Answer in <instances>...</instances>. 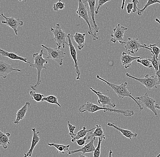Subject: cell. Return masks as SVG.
<instances>
[{"label": "cell", "mask_w": 160, "mask_h": 157, "mask_svg": "<svg viewBox=\"0 0 160 157\" xmlns=\"http://www.w3.org/2000/svg\"><path fill=\"white\" fill-rule=\"evenodd\" d=\"M43 55H46V54L44 53L43 49L41 50L39 53H35L33 54V59L34 61V63H31L29 64L31 67L36 69L38 71V79L37 82L35 85H31L30 86L32 90L34 91L37 90V89L38 87L42 81L41 76L42 70L43 69L47 70V68L44 66L45 64H48L49 63L48 59H45L43 57Z\"/></svg>", "instance_id": "cell-1"}, {"label": "cell", "mask_w": 160, "mask_h": 157, "mask_svg": "<svg viewBox=\"0 0 160 157\" xmlns=\"http://www.w3.org/2000/svg\"><path fill=\"white\" fill-rule=\"evenodd\" d=\"M97 78L98 80H101V81L105 82V83L107 84L108 86H109L112 89L113 91L115 92V93L117 94V96H118L120 99H123L125 97H129L130 98L132 99L137 103V105L138 106L139 108L140 111H142L143 110V108L142 106V105H141L137 101L135 98L132 96V93L129 91L128 89V82H125L123 83L120 84V85H116V84L112 83L106 81L104 79L101 77L99 75H97Z\"/></svg>", "instance_id": "cell-2"}, {"label": "cell", "mask_w": 160, "mask_h": 157, "mask_svg": "<svg viewBox=\"0 0 160 157\" xmlns=\"http://www.w3.org/2000/svg\"><path fill=\"white\" fill-rule=\"evenodd\" d=\"M78 10L76 11V13L78 15L79 17L82 18L87 23L89 27L88 34L92 37L93 41H96L98 39V37H97V36H95L92 30V27L90 23L87 7L83 2L82 0H78Z\"/></svg>", "instance_id": "cell-3"}, {"label": "cell", "mask_w": 160, "mask_h": 157, "mask_svg": "<svg viewBox=\"0 0 160 157\" xmlns=\"http://www.w3.org/2000/svg\"><path fill=\"white\" fill-rule=\"evenodd\" d=\"M50 30L53 34L54 41L56 42L58 47L60 49L61 48L64 49L65 45H68V43L66 41V39L68 38V34H67L62 29L59 24H57L55 28L51 27Z\"/></svg>", "instance_id": "cell-4"}, {"label": "cell", "mask_w": 160, "mask_h": 157, "mask_svg": "<svg viewBox=\"0 0 160 157\" xmlns=\"http://www.w3.org/2000/svg\"><path fill=\"white\" fill-rule=\"evenodd\" d=\"M126 76L127 77L134 79L136 81H138L140 83L145 86L148 90L158 89V79L155 75L151 76L148 74V75H146L144 77L142 78L136 77L128 73H127L126 74Z\"/></svg>", "instance_id": "cell-5"}, {"label": "cell", "mask_w": 160, "mask_h": 157, "mask_svg": "<svg viewBox=\"0 0 160 157\" xmlns=\"http://www.w3.org/2000/svg\"><path fill=\"white\" fill-rule=\"evenodd\" d=\"M41 46L43 48L47 50L48 52V56L46 59L53 60L59 66L63 65L64 58L66 55V53L58 47L52 48L46 47L44 45H42Z\"/></svg>", "instance_id": "cell-6"}, {"label": "cell", "mask_w": 160, "mask_h": 157, "mask_svg": "<svg viewBox=\"0 0 160 157\" xmlns=\"http://www.w3.org/2000/svg\"><path fill=\"white\" fill-rule=\"evenodd\" d=\"M124 47L126 50L128 51V53L134 54L137 53L140 49L144 48L151 50V49L146 44L142 45L140 43L138 38H134L129 37L128 41L125 42Z\"/></svg>", "instance_id": "cell-7"}, {"label": "cell", "mask_w": 160, "mask_h": 157, "mask_svg": "<svg viewBox=\"0 0 160 157\" xmlns=\"http://www.w3.org/2000/svg\"><path fill=\"white\" fill-rule=\"evenodd\" d=\"M135 99L139 103L142 105L146 107L148 109L152 111L153 113L155 116L158 117V112L157 108L156 107V101L149 96L148 93L144 95L141 96L136 97Z\"/></svg>", "instance_id": "cell-8"}, {"label": "cell", "mask_w": 160, "mask_h": 157, "mask_svg": "<svg viewBox=\"0 0 160 157\" xmlns=\"http://www.w3.org/2000/svg\"><path fill=\"white\" fill-rule=\"evenodd\" d=\"M128 30V28L126 27L118 24V26L113 29V33L111 35L112 39L110 41L114 43L118 42L121 44L123 45L124 43V36L126 31Z\"/></svg>", "instance_id": "cell-9"}, {"label": "cell", "mask_w": 160, "mask_h": 157, "mask_svg": "<svg viewBox=\"0 0 160 157\" xmlns=\"http://www.w3.org/2000/svg\"><path fill=\"white\" fill-rule=\"evenodd\" d=\"M71 35L70 33L68 34V47L69 48L70 55L73 59V61L74 62V66L75 68V71L77 74V76L76 77L77 80H79L80 79L81 77V73L80 71L79 67L78 66V59H77V52L76 51V48L75 46L73 44L72 42V40H71Z\"/></svg>", "instance_id": "cell-10"}, {"label": "cell", "mask_w": 160, "mask_h": 157, "mask_svg": "<svg viewBox=\"0 0 160 157\" xmlns=\"http://www.w3.org/2000/svg\"><path fill=\"white\" fill-rule=\"evenodd\" d=\"M1 17L5 18V21H2V22L3 24L7 25L8 26L11 28L13 30L16 36L18 34V27H22L23 25V22L21 21L19 19H16L13 17H8L5 16L3 13L1 14Z\"/></svg>", "instance_id": "cell-11"}, {"label": "cell", "mask_w": 160, "mask_h": 157, "mask_svg": "<svg viewBox=\"0 0 160 157\" xmlns=\"http://www.w3.org/2000/svg\"><path fill=\"white\" fill-rule=\"evenodd\" d=\"M78 110L80 113L87 112L90 113H94L98 111L102 110H103L104 112H106L108 111V107L99 106L92 103L87 102L86 103L83 104L82 105L80 106Z\"/></svg>", "instance_id": "cell-12"}, {"label": "cell", "mask_w": 160, "mask_h": 157, "mask_svg": "<svg viewBox=\"0 0 160 157\" xmlns=\"http://www.w3.org/2000/svg\"><path fill=\"white\" fill-rule=\"evenodd\" d=\"M89 89L98 96V103L100 105H102V107H106V106L109 105L113 108H114L116 106V104L112 102V99L109 96L104 95L100 91H97L92 88L90 87Z\"/></svg>", "instance_id": "cell-13"}, {"label": "cell", "mask_w": 160, "mask_h": 157, "mask_svg": "<svg viewBox=\"0 0 160 157\" xmlns=\"http://www.w3.org/2000/svg\"><path fill=\"white\" fill-rule=\"evenodd\" d=\"M97 0H86L85 2L88 3L89 8L90 14L91 16V20L92 23V27L93 28V33L95 36H97V33L99 31L98 26L97 25L95 19V14H96V4Z\"/></svg>", "instance_id": "cell-14"}, {"label": "cell", "mask_w": 160, "mask_h": 157, "mask_svg": "<svg viewBox=\"0 0 160 157\" xmlns=\"http://www.w3.org/2000/svg\"><path fill=\"white\" fill-rule=\"evenodd\" d=\"M18 71L21 72V70L15 69L13 66L9 63L6 62L4 61H0V76L4 79H6L8 74L12 71Z\"/></svg>", "instance_id": "cell-15"}, {"label": "cell", "mask_w": 160, "mask_h": 157, "mask_svg": "<svg viewBox=\"0 0 160 157\" xmlns=\"http://www.w3.org/2000/svg\"><path fill=\"white\" fill-rule=\"evenodd\" d=\"M95 140H96V138H93L89 142L86 144L78 150H69L68 152V155H73L75 153L78 152H82L83 155H84L86 153H93L96 148L94 144Z\"/></svg>", "instance_id": "cell-16"}, {"label": "cell", "mask_w": 160, "mask_h": 157, "mask_svg": "<svg viewBox=\"0 0 160 157\" xmlns=\"http://www.w3.org/2000/svg\"><path fill=\"white\" fill-rule=\"evenodd\" d=\"M32 131L33 133L32 139V144L31 147L28 150V152L25 153L24 157H31L32 156L33 151L34 150L35 147L38 145L40 140L39 131H37L36 128H32Z\"/></svg>", "instance_id": "cell-17"}, {"label": "cell", "mask_w": 160, "mask_h": 157, "mask_svg": "<svg viewBox=\"0 0 160 157\" xmlns=\"http://www.w3.org/2000/svg\"><path fill=\"white\" fill-rule=\"evenodd\" d=\"M141 58V57H135L131 56L129 53H127L126 52H123L121 58V62L122 65L124 67L125 69H128L132 65V62L135 60Z\"/></svg>", "instance_id": "cell-18"}, {"label": "cell", "mask_w": 160, "mask_h": 157, "mask_svg": "<svg viewBox=\"0 0 160 157\" xmlns=\"http://www.w3.org/2000/svg\"><path fill=\"white\" fill-rule=\"evenodd\" d=\"M0 54L4 57H7L11 60H17V61H22L26 63L30 64L31 62L28 61L27 58L23 57L17 55L15 52H10L6 50L0 49Z\"/></svg>", "instance_id": "cell-19"}, {"label": "cell", "mask_w": 160, "mask_h": 157, "mask_svg": "<svg viewBox=\"0 0 160 157\" xmlns=\"http://www.w3.org/2000/svg\"><path fill=\"white\" fill-rule=\"evenodd\" d=\"M108 126L112 127L114 128V129L117 130L119 131L121 134L124 136L126 137V138L132 140L133 138H136L138 136V134L137 133H133L132 131L130 130H126V129H122L116 125L114 123H112L109 122L107 124Z\"/></svg>", "instance_id": "cell-20"}, {"label": "cell", "mask_w": 160, "mask_h": 157, "mask_svg": "<svg viewBox=\"0 0 160 157\" xmlns=\"http://www.w3.org/2000/svg\"><path fill=\"white\" fill-rule=\"evenodd\" d=\"M31 103L30 102H27L25 105L22 107L19 110H18L17 113V116L14 121V124L16 125L19 124L20 122L24 120L26 116V114L28 111V107H31Z\"/></svg>", "instance_id": "cell-21"}, {"label": "cell", "mask_w": 160, "mask_h": 157, "mask_svg": "<svg viewBox=\"0 0 160 157\" xmlns=\"http://www.w3.org/2000/svg\"><path fill=\"white\" fill-rule=\"evenodd\" d=\"M71 36L73 37L75 42L78 44V49L81 51L84 47L86 41V34H82L77 32L74 35H71Z\"/></svg>", "instance_id": "cell-22"}, {"label": "cell", "mask_w": 160, "mask_h": 157, "mask_svg": "<svg viewBox=\"0 0 160 157\" xmlns=\"http://www.w3.org/2000/svg\"><path fill=\"white\" fill-rule=\"evenodd\" d=\"M96 127L97 128L95 129L94 131L93 132L90 133V135L88 136V139L91 140L93 138L98 137L101 138V140H106L107 138L104 134L103 130L102 128L101 125H97Z\"/></svg>", "instance_id": "cell-23"}, {"label": "cell", "mask_w": 160, "mask_h": 157, "mask_svg": "<svg viewBox=\"0 0 160 157\" xmlns=\"http://www.w3.org/2000/svg\"><path fill=\"white\" fill-rule=\"evenodd\" d=\"M11 134L9 132L3 133L0 131V145L2 146L4 149H7L8 148V145H10L9 137Z\"/></svg>", "instance_id": "cell-24"}, {"label": "cell", "mask_w": 160, "mask_h": 157, "mask_svg": "<svg viewBox=\"0 0 160 157\" xmlns=\"http://www.w3.org/2000/svg\"><path fill=\"white\" fill-rule=\"evenodd\" d=\"M96 128H97V127L96 126L94 128L90 129V130H87L86 126H83L82 128H80V130L76 134V136L72 139L71 141L72 142H76L77 140L85 137L88 133L91 132V131L92 130H95Z\"/></svg>", "instance_id": "cell-25"}, {"label": "cell", "mask_w": 160, "mask_h": 157, "mask_svg": "<svg viewBox=\"0 0 160 157\" xmlns=\"http://www.w3.org/2000/svg\"><path fill=\"white\" fill-rule=\"evenodd\" d=\"M48 145L50 146L54 147L57 149L58 150V153H61V154H64L66 152H68L69 151V148L70 147L69 145H65L61 144H56V143H48Z\"/></svg>", "instance_id": "cell-26"}, {"label": "cell", "mask_w": 160, "mask_h": 157, "mask_svg": "<svg viewBox=\"0 0 160 157\" xmlns=\"http://www.w3.org/2000/svg\"><path fill=\"white\" fill-rule=\"evenodd\" d=\"M42 102H47L48 103L53 104V105H56L60 107L62 106L61 104L58 102V98L56 96H53V95H50V96H48L44 97Z\"/></svg>", "instance_id": "cell-27"}, {"label": "cell", "mask_w": 160, "mask_h": 157, "mask_svg": "<svg viewBox=\"0 0 160 157\" xmlns=\"http://www.w3.org/2000/svg\"><path fill=\"white\" fill-rule=\"evenodd\" d=\"M157 3L160 4V0H148V2L146 3L144 7L142 9H138V11H137V14H138V16H142L146 9L148 8L150 6Z\"/></svg>", "instance_id": "cell-28"}, {"label": "cell", "mask_w": 160, "mask_h": 157, "mask_svg": "<svg viewBox=\"0 0 160 157\" xmlns=\"http://www.w3.org/2000/svg\"><path fill=\"white\" fill-rule=\"evenodd\" d=\"M30 95L32 100H34L37 102H40L42 101L44 97V95L37 92L34 91H30Z\"/></svg>", "instance_id": "cell-29"}, {"label": "cell", "mask_w": 160, "mask_h": 157, "mask_svg": "<svg viewBox=\"0 0 160 157\" xmlns=\"http://www.w3.org/2000/svg\"><path fill=\"white\" fill-rule=\"evenodd\" d=\"M148 47L151 49L150 52H151V55H155L157 60H159L158 57L160 54V49L158 47L157 45L156 44H150Z\"/></svg>", "instance_id": "cell-30"}, {"label": "cell", "mask_w": 160, "mask_h": 157, "mask_svg": "<svg viewBox=\"0 0 160 157\" xmlns=\"http://www.w3.org/2000/svg\"><path fill=\"white\" fill-rule=\"evenodd\" d=\"M137 61L138 63L141 64L147 68L152 69L153 67L151 62L148 60V59H138L137 60Z\"/></svg>", "instance_id": "cell-31"}, {"label": "cell", "mask_w": 160, "mask_h": 157, "mask_svg": "<svg viewBox=\"0 0 160 157\" xmlns=\"http://www.w3.org/2000/svg\"><path fill=\"white\" fill-rule=\"evenodd\" d=\"M152 58L150 59H148V60L151 62L153 67L154 68L155 72L159 70V61L160 60H158L156 58V56L155 55H152Z\"/></svg>", "instance_id": "cell-32"}, {"label": "cell", "mask_w": 160, "mask_h": 157, "mask_svg": "<svg viewBox=\"0 0 160 157\" xmlns=\"http://www.w3.org/2000/svg\"><path fill=\"white\" fill-rule=\"evenodd\" d=\"M61 1L62 0H59L57 3L54 4L53 8V10L55 12H58L59 10H63L65 8V4Z\"/></svg>", "instance_id": "cell-33"}, {"label": "cell", "mask_w": 160, "mask_h": 157, "mask_svg": "<svg viewBox=\"0 0 160 157\" xmlns=\"http://www.w3.org/2000/svg\"><path fill=\"white\" fill-rule=\"evenodd\" d=\"M102 140H101V138H98V146L96 148V150L93 152V157H100L101 155V145H102Z\"/></svg>", "instance_id": "cell-34"}, {"label": "cell", "mask_w": 160, "mask_h": 157, "mask_svg": "<svg viewBox=\"0 0 160 157\" xmlns=\"http://www.w3.org/2000/svg\"><path fill=\"white\" fill-rule=\"evenodd\" d=\"M68 128L69 129V135L72 138H74L76 136V134H75L74 131L75 129H76V126L75 125H72L71 123H70L69 121L68 122Z\"/></svg>", "instance_id": "cell-35"}, {"label": "cell", "mask_w": 160, "mask_h": 157, "mask_svg": "<svg viewBox=\"0 0 160 157\" xmlns=\"http://www.w3.org/2000/svg\"><path fill=\"white\" fill-rule=\"evenodd\" d=\"M112 1V0H98V6L97 7V9L96 11V14H98L99 12V11L100 8L105 4L106 3L108 2H110V1Z\"/></svg>", "instance_id": "cell-36"}, {"label": "cell", "mask_w": 160, "mask_h": 157, "mask_svg": "<svg viewBox=\"0 0 160 157\" xmlns=\"http://www.w3.org/2000/svg\"><path fill=\"white\" fill-rule=\"evenodd\" d=\"M88 137H85L81 138V139H79V140H77L76 141L78 145L80 146H84L86 144V140L88 139Z\"/></svg>", "instance_id": "cell-37"}, {"label": "cell", "mask_w": 160, "mask_h": 157, "mask_svg": "<svg viewBox=\"0 0 160 157\" xmlns=\"http://www.w3.org/2000/svg\"><path fill=\"white\" fill-rule=\"evenodd\" d=\"M132 2L134 4L133 9L132 11V12L135 13L139 9L138 6L139 4V2L138 0H132Z\"/></svg>", "instance_id": "cell-38"}, {"label": "cell", "mask_w": 160, "mask_h": 157, "mask_svg": "<svg viewBox=\"0 0 160 157\" xmlns=\"http://www.w3.org/2000/svg\"><path fill=\"white\" fill-rule=\"evenodd\" d=\"M134 4L133 2H129L127 6V11L128 14H130L132 12L133 9Z\"/></svg>", "instance_id": "cell-39"}, {"label": "cell", "mask_w": 160, "mask_h": 157, "mask_svg": "<svg viewBox=\"0 0 160 157\" xmlns=\"http://www.w3.org/2000/svg\"><path fill=\"white\" fill-rule=\"evenodd\" d=\"M155 76L158 79V84L160 85V62L159 61V70L155 72Z\"/></svg>", "instance_id": "cell-40"}, {"label": "cell", "mask_w": 160, "mask_h": 157, "mask_svg": "<svg viewBox=\"0 0 160 157\" xmlns=\"http://www.w3.org/2000/svg\"><path fill=\"white\" fill-rule=\"evenodd\" d=\"M126 0H122V6H121V10H123L124 9V8L125 7V2H126Z\"/></svg>", "instance_id": "cell-41"}, {"label": "cell", "mask_w": 160, "mask_h": 157, "mask_svg": "<svg viewBox=\"0 0 160 157\" xmlns=\"http://www.w3.org/2000/svg\"><path fill=\"white\" fill-rule=\"evenodd\" d=\"M113 154V152L112 151V150H110L109 153L108 155V157H112V155Z\"/></svg>", "instance_id": "cell-42"}, {"label": "cell", "mask_w": 160, "mask_h": 157, "mask_svg": "<svg viewBox=\"0 0 160 157\" xmlns=\"http://www.w3.org/2000/svg\"><path fill=\"white\" fill-rule=\"evenodd\" d=\"M156 107L157 108V109H158V110H160V105H159L158 104H156Z\"/></svg>", "instance_id": "cell-43"}, {"label": "cell", "mask_w": 160, "mask_h": 157, "mask_svg": "<svg viewBox=\"0 0 160 157\" xmlns=\"http://www.w3.org/2000/svg\"><path fill=\"white\" fill-rule=\"evenodd\" d=\"M155 21H156V22H157L160 25V21L158 18H156L155 19Z\"/></svg>", "instance_id": "cell-44"}, {"label": "cell", "mask_w": 160, "mask_h": 157, "mask_svg": "<svg viewBox=\"0 0 160 157\" xmlns=\"http://www.w3.org/2000/svg\"><path fill=\"white\" fill-rule=\"evenodd\" d=\"M79 157H88L87 156H86L84 155H83V154H81V155H80Z\"/></svg>", "instance_id": "cell-45"}, {"label": "cell", "mask_w": 160, "mask_h": 157, "mask_svg": "<svg viewBox=\"0 0 160 157\" xmlns=\"http://www.w3.org/2000/svg\"><path fill=\"white\" fill-rule=\"evenodd\" d=\"M18 1L20 2H22V1H24L25 2H27L28 0H18Z\"/></svg>", "instance_id": "cell-46"}, {"label": "cell", "mask_w": 160, "mask_h": 157, "mask_svg": "<svg viewBox=\"0 0 160 157\" xmlns=\"http://www.w3.org/2000/svg\"><path fill=\"white\" fill-rule=\"evenodd\" d=\"M160 157V153L158 155V156H156V157Z\"/></svg>", "instance_id": "cell-47"}]
</instances>
